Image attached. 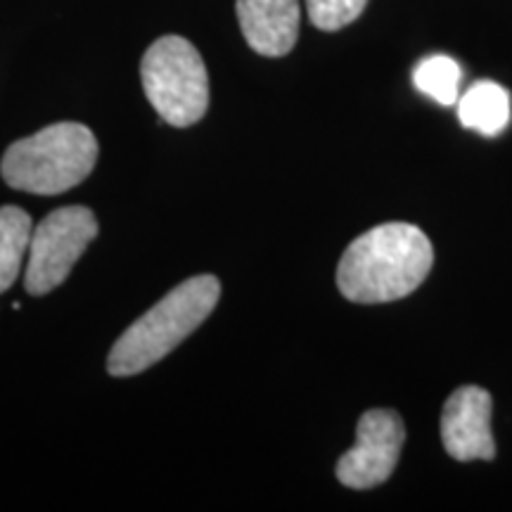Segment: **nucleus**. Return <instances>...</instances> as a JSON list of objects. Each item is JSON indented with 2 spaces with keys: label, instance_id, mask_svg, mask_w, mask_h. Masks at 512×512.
<instances>
[{
  "label": "nucleus",
  "instance_id": "nucleus-1",
  "mask_svg": "<svg viewBox=\"0 0 512 512\" xmlns=\"http://www.w3.org/2000/svg\"><path fill=\"white\" fill-rule=\"evenodd\" d=\"M432 242L413 223H382L347 247L337 266V287L349 302L387 304L408 297L430 275Z\"/></svg>",
  "mask_w": 512,
  "mask_h": 512
},
{
  "label": "nucleus",
  "instance_id": "nucleus-2",
  "mask_svg": "<svg viewBox=\"0 0 512 512\" xmlns=\"http://www.w3.org/2000/svg\"><path fill=\"white\" fill-rule=\"evenodd\" d=\"M221 297V283L204 273L174 287L164 299L145 311L136 323L121 332L107 356V370L114 377H131L152 368L188 339Z\"/></svg>",
  "mask_w": 512,
  "mask_h": 512
},
{
  "label": "nucleus",
  "instance_id": "nucleus-3",
  "mask_svg": "<svg viewBox=\"0 0 512 512\" xmlns=\"http://www.w3.org/2000/svg\"><path fill=\"white\" fill-rule=\"evenodd\" d=\"M98 162V140L76 121L50 124L5 150L0 176L12 190L60 195L86 181Z\"/></svg>",
  "mask_w": 512,
  "mask_h": 512
},
{
  "label": "nucleus",
  "instance_id": "nucleus-4",
  "mask_svg": "<svg viewBox=\"0 0 512 512\" xmlns=\"http://www.w3.org/2000/svg\"><path fill=\"white\" fill-rule=\"evenodd\" d=\"M143 91L164 124H197L209 107V76L202 55L183 36H162L140 62Z\"/></svg>",
  "mask_w": 512,
  "mask_h": 512
},
{
  "label": "nucleus",
  "instance_id": "nucleus-5",
  "mask_svg": "<svg viewBox=\"0 0 512 512\" xmlns=\"http://www.w3.org/2000/svg\"><path fill=\"white\" fill-rule=\"evenodd\" d=\"M98 235V219L88 207H60L34 228L24 290L50 294L69 278L76 261Z\"/></svg>",
  "mask_w": 512,
  "mask_h": 512
},
{
  "label": "nucleus",
  "instance_id": "nucleus-6",
  "mask_svg": "<svg viewBox=\"0 0 512 512\" xmlns=\"http://www.w3.org/2000/svg\"><path fill=\"white\" fill-rule=\"evenodd\" d=\"M406 427L399 413L373 408L361 415L356 444L339 458L337 479L349 489H375L387 482L399 463Z\"/></svg>",
  "mask_w": 512,
  "mask_h": 512
},
{
  "label": "nucleus",
  "instance_id": "nucleus-7",
  "mask_svg": "<svg viewBox=\"0 0 512 512\" xmlns=\"http://www.w3.org/2000/svg\"><path fill=\"white\" fill-rule=\"evenodd\" d=\"M491 411V394L475 384L460 387L448 396L441 413V441L448 456L460 463L496 458Z\"/></svg>",
  "mask_w": 512,
  "mask_h": 512
},
{
  "label": "nucleus",
  "instance_id": "nucleus-8",
  "mask_svg": "<svg viewBox=\"0 0 512 512\" xmlns=\"http://www.w3.org/2000/svg\"><path fill=\"white\" fill-rule=\"evenodd\" d=\"M240 29L249 48L264 57L290 53L299 36V0H238Z\"/></svg>",
  "mask_w": 512,
  "mask_h": 512
},
{
  "label": "nucleus",
  "instance_id": "nucleus-9",
  "mask_svg": "<svg viewBox=\"0 0 512 512\" xmlns=\"http://www.w3.org/2000/svg\"><path fill=\"white\" fill-rule=\"evenodd\" d=\"M460 124L479 136L496 138L510 121V95L494 81H477L458 100Z\"/></svg>",
  "mask_w": 512,
  "mask_h": 512
},
{
  "label": "nucleus",
  "instance_id": "nucleus-10",
  "mask_svg": "<svg viewBox=\"0 0 512 512\" xmlns=\"http://www.w3.org/2000/svg\"><path fill=\"white\" fill-rule=\"evenodd\" d=\"M31 235H34V223L27 211L12 204L0 207V294L10 290L22 271Z\"/></svg>",
  "mask_w": 512,
  "mask_h": 512
},
{
  "label": "nucleus",
  "instance_id": "nucleus-11",
  "mask_svg": "<svg viewBox=\"0 0 512 512\" xmlns=\"http://www.w3.org/2000/svg\"><path fill=\"white\" fill-rule=\"evenodd\" d=\"M460 79H463V72H460L458 62L446 55L425 57L413 72L415 88L444 107L458 105Z\"/></svg>",
  "mask_w": 512,
  "mask_h": 512
},
{
  "label": "nucleus",
  "instance_id": "nucleus-12",
  "mask_svg": "<svg viewBox=\"0 0 512 512\" xmlns=\"http://www.w3.org/2000/svg\"><path fill=\"white\" fill-rule=\"evenodd\" d=\"M368 0H306L311 24L320 31H339L361 17Z\"/></svg>",
  "mask_w": 512,
  "mask_h": 512
}]
</instances>
